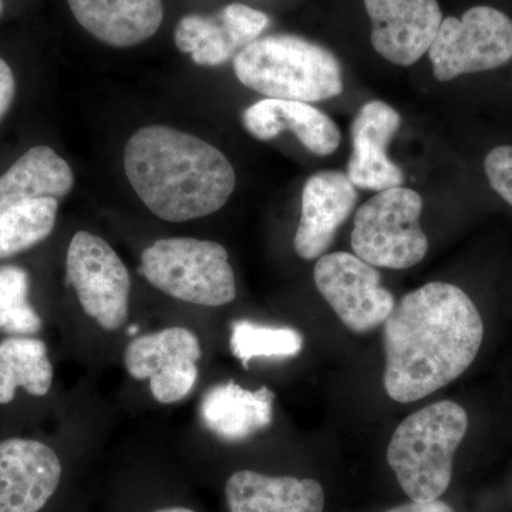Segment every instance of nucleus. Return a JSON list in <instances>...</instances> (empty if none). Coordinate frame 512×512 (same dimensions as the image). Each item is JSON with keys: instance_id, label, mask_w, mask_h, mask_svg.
<instances>
[{"instance_id": "nucleus-28", "label": "nucleus", "mask_w": 512, "mask_h": 512, "mask_svg": "<svg viewBox=\"0 0 512 512\" xmlns=\"http://www.w3.org/2000/svg\"><path fill=\"white\" fill-rule=\"evenodd\" d=\"M386 512H456L451 505L444 503L441 500L426 501V503H419V501H410V503L399 505L392 510Z\"/></svg>"}, {"instance_id": "nucleus-31", "label": "nucleus", "mask_w": 512, "mask_h": 512, "mask_svg": "<svg viewBox=\"0 0 512 512\" xmlns=\"http://www.w3.org/2000/svg\"><path fill=\"white\" fill-rule=\"evenodd\" d=\"M3 10V0H0V15H2Z\"/></svg>"}, {"instance_id": "nucleus-17", "label": "nucleus", "mask_w": 512, "mask_h": 512, "mask_svg": "<svg viewBox=\"0 0 512 512\" xmlns=\"http://www.w3.org/2000/svg\"><path fill=\"white\" fill-rule=\"evenodd\" d=\"M229 512H323L325 491L312 478L272 477L251 470L225 485Z\"/></svg>"}, {"instance_id": "nucleus-13", "label": "nucleus", "mask_w": 512, "mask_h": 512, "mask_svg": "<svg viewBox=\"0 0 512 512\" xmlns=\"http://www.w3.org/2000/svg\"><path fill=\"white\" fill-rule=\"evenodd\" d=\"M355 185L342 171L312 175L302 192V217L293 247L305 261L319 259L335 241L336 232L355 210Z\"/></svg>"}, {"instance_id": "nucleus-19", "label": "nucleus", "mask_w": 512, "mask_h": 512, "mask_svg": "<svg viewBox=\"0 0 512 512\" xmlns=\"http://www.w3.org/2000/svg\"><path fill=\"white\" fill-rule=\"evenodd\" d=\"M73 185V170L64 158L52 147H32L0 175V212L36 198L59 200L72 191Z\"/></svg>"}, {"instance_id": "nucleus-8", "label": "nucleus", "mask_w": 512, "mask_h": 512, "mask_svg": "<svg viewBox=\"0 0 512 512\" xmlns=\"http://www.w3.org/2000/svg\"><path fill=\"white\" fill-rule=\"evenodd\" d=\"M66 272L84 313L103 329L119 330L128 316L131 278L109 242L77 232L67 249Z\"/></svg>"}, {"instance_id": "nucleus-23", "label": "nucleus", "mask_w": 512, "mask_h": 512, "mask_svg": "<svg viewBox=\"0 0 512 512\" xmlns=\"http://www.w3.org/2000/svg\"><path fill=\"white\" fill-rule=\"evenodd\" d=\"M229 348L245 369L255 357H293L303 348L301 333L292 328L258 325L235 320L231 325Z\"/></svg>"}, {"instance_id": "nucleus-18", "label": "nucleus", "mask_w": 512, "mask_h": 512, "mask_svg": "<svg viewBox=\"0 0 512 512\" xmlns=\"http://www.w3.org/2000/svg\"><path fill=\"white\" fill-rule=\"evenodd\" d=\"M275 394L268 387L251 392L234 382L217 384L202 397V424L225 441H242L271 426Z\"/></svg>"}, {"instance_id": "nucleus-11", "label": "nucleus", "mask_w": 512, "mask_h": 512, "mask_svg": "<svg viewBox=\"0 0 512 512\" xmlns=\"http://www.w3.org/2000/svg\"><path fill=\"white\" fill-rule=\"evenodd\" d=\"M372 22V45L397 66H412L429 52L443 12L437 0H363Z\"/></svg>"}, {"instance_id": "nucleus-16", "label": "nucleus", "mask_w": 512, "mask_h": 512, "mask_svg": "<svg viewBox=\"0 0 512 512\" xmlns=\"http://www.w3.org/2000/svg\"><path fill=\"white\" fill-rule=\"evenodd\" d=\"M242 123L249 134L262 141L272 140L286 130L292 131L303 147L320 157L335 153L340 144V131L335 121L302 101H258L244 111Z\"/></svg>"}, {"instance_id": "nucleus-24", "label": "nucleus", "mask_w": 512, "mask_h": 512, "mask_svg": "<svg viewBox=\"0 0 512 512\" xmlns=\"http://www.w3.org/2000/svg\"><path fill=\"white\" fill-rule=\"evenodd\" d=\"M29 288L26 269L0 266V332L30 335L42 329V318L28 301Z\"/></svg>"}, {"instance_id": "nucleus-26", "label": "nucleus", "mask_w": 512, "mask_h": 512, "mask_svg": "<svg viewBox=\"0 0 512 512\" xmlns=\"http://www.w3.org/2000/svg\"><path fill=\"white\" fill-rule=\"evenodd\" d=\"M484 170L491 188L512 207V146H500L485 157Z\"/></svg>"}, {"instance_id": "nucleus-29", "label": "nucleus", "mask_w": 512, "mask_h": 512, "mask_svg": "<svg viewBox=\"0 0 512 512\" xmlns=\"http://www.w3.org/2000/svg\"><path fill=\"white\" fill-rule=\"evenodd\" d=\"M156 512H195V511L190 510V508L171 507V508H163V510H158Z\"/></svg>"}, {"instance_id": "nucleus-3", "label": "nucleus", "mask_w": 512, "mask_h": 512, "mask_svg": "<svg viewBox=\"0 0 512 512\" xmlns=\"http://www.w3.org/2000/svg\"><path fill=\"white\" fill-rule=\"evenodd\" d=\"M234 72L239 83L266 99L315 103L343 92L338 57L301 36L259 37L239 50Z\"/></svg>"}, {"instance_id": "nucleus-25", "label": "nucleus", "mask_w": 512, "mask_h": 512, "mask_svg": "<svg viewBox=\"0 0 512 512\" xmlns=\"http://www.w3.org/2000/svg\"><path fill=\"white\" fill-rule=\"evenodd\" d=\"M218 16L239 50L259 39L269 25V16L266 13L244 3H231L222 8Z\"/></svg>"}, {"instance_id": "nucleus-15", "label": "nucleus", "mask_w": 512, "mask_h": 512, "mask_svg": "<svg viewBox=\"0 0 512 512\" xmlns=\"http://www.w3.org/2000/svg\"><path fill=\"white\" fill-rule=\"evenodd\" d=\"M74 19L104 45L127 49L163 25V0H66Z\"/></svg>"}, {"instance_id": "nucleus-2", "label": "nucleus", "mask_w": 512, "mask_h": 512, "mask_svg": "<svg viewBox=\"0 0 512 512\" xmlns=\"http://www.w3.org/2000/svg\"><path fill=\"white\" fill-rule=\"evenodd\" d=\"M124 171L148 210L168 222L214 214L237 185L234 167L217 147L167 126L143 127L130 137Z\"/></svg>"}, {"instance_id": "nucleus-6", "label": "nucleus", "mask_w": 512, "mask_h": 512, "mask_svg": "<svg viewBox=\"0 0 512 512\" xmlns=\"http://www.w3.org/2000/svg\"><path fill=\"white\" fill-rule=\"evenodd\" d=\"M423 198L410 188L377 192L357 210L352 231L356 256L387 269H409L429 251L420 225Z\"/></svg>"}, {"instance_id": "nucleus-21", "label": "nucleus", "mask_w": 512, "mask_h": 512, "mask_svg": "<svg viewBox=\"0 0 512 512\" xmlns=\"http://www.w3.org/2000/svg\"><path fill=\"white\" fill-rule=\"evenodd\" d=\"M59 211L56 198H36L0 212V259L36 247L55 229Z\"/></svg>"}, {"instance_id": "nucleus-4", "label": "nucleus", "mask_w": 512, "mask_h": 512, "mask_svg": "<svg viewBox=\"0 0 512 512\" xmlns=\"http://www.w3.org/2000/svg\"><path fill=\"white\" fill-rule=\"evenodd\" d=\"M468 430V414L451 400L404 419L387 447V463L412 501L439 500L453 478L454 456Z\"/></svg>"}, {"instance_id": "nucleus-5", "label": "nucleus", "mask_w": 512, "mask_h": 512, "mask_svg": "<svg viewBox=\"0 0 512 512\" xmlns=\"http://www.w3.org/2000/svg\"><path fill=\"white\" fill-rule=\"evenodd\" d=\"M140 274L154 288L192 305H227L237 296L227 249L197 238H164L144 249Z\"/></svg>"}, {"instance_id": "nucleus-12", "label": "nucleus", "mask_w": 512, "mask_h": 512, "mask_svg": "<svg viewBox=\"0 0 512 512\" xmlns=\"http://www.w3.org/2000/svg\"><path fill=\"white\" fill-rule=\"evenodd\" d=\"M62 463L42 441H0V512H39L56 493Z\"/></svg>"}, {"instance_id": "nucleus-20", "label": "nucleus", "mask_w": 512, "mask_h": 512, "mask_svg": "<svg viewBox=\"0 0 512 512\" xmlns=\"http://www.w3.org/2000/svg\"><path fill=\"white\" fill-rule=\"evenodd\" d=\"M52 383L53 366L42 340L10 338L0 343V404L12 403L18 389L46 396Z\"/></svg>"}, {"instance_id": "nucleus-27", "label": "nucleus", "mask_w": 512, "mask_h": 512, "mask_svg": "<svg viewBox=\"0 0 512 512\" xmlns=\"http://www.w3.org/2000/svg\"><path fill=\"white\" fill-rule=\"evenodd\" d=\"M16 94L15 74L5 60L0 57V121L8 114Z\"/></svg>"}, {"instance_id": "nucleus-9", "label": "nucleus", "mask_w": 512, "mask_h": 512, "mask_svg": "<svg viewBox=\"0 0 512 512\" xmlns=\"http://www.w3.org/2000/svg\"><path fill=\"white\" fill-rule=\"evenodd\" d=\"M315 284L343 325L355 333L379 328L396 306L392 293L383 288L376 266L349 252L320 256Z\"/></svg>"}, {"instance_id": "nucleus-7", "label": "nucleus", "mask_w": 512, "mask_h": 512, "mask_svg": "<svg viewBox=\"0 0 512 512\" xmlns=\"http://www.w3.org/2000/svg\"><path fill=\"white\" fill-rule=\"evenodd\" d=\"M439 82L498 69L512 59V20L491 6H474L446 18L429 49Z\"/></svg>"}, {"instance_id": "nucleus-10", "label": "nucleus", "mask_w": 512, "mask_h": 512, "mask_svg": "<svg viewBox=\"0 0 512 512\" xmlns=\"http://www.w3.org/2000/svg\"><path fill=\"white\" fill-rule=\"evenodd\" d=\"M200 357V340L191 330L168 328L134 339L124 352V365L134 379L150 380L158 403L173 404L194 389Z\"/></svg>"}, {"instance_id": "nucleus-30", "label": "nucleus", "mask_w": 512, "mask_h": 512, "mask_svg": "<svg viewBox=\"0 0 512 512\" xmlns=\"http://www.w3.org/2000/svg\"><path fill=\"white\" fill-rule=\"evenodd\" d=\"M138 332V326L136 325H133V326H130V328H128V335H136V333Z\"/></svg>"}, {"instance_id": "nucleus-1", "label": "nucleus", "mask_w": 512, "mask_h": 512, "mask_svg": "<svg viewBox=\"0 0 512 512\" xmlns=\"http://www.w3.org/2000/svg\"><path fill=\"white\" fill-rule=\"evenodd\" d=\"M483 339V318L463 289L430 282L407 293L384 322L386 393L412 403L437 392L473 365Z\"/></svg>"}, {"instance_id": "nucleus-22", "label": "nucleus", "mask_w": 512, "mask_h": 512, "mask_svg": "<svg viewBox=\"0 0 512 512\" xmlns=\"http://www.w3.org/2000/svg\"><path fill=\"white\" fill-rule=\"evenodd\" d=\"M174 42L180 52L191 56L198 66L217 67L237 56L239 49L220 16L190 13L178 20Z\"/></svg>"}, {"instance_id": "nucleus-14", "label": "nucleus", "mask_w": 512, "mask_h": 512, "mask_svg": "<svg viewBox=\"0 0 512 512\" xmlns=\"http://www.w3.org/2000/svg\"><path fill=\"white\" fill-rule=\"evenodd\" d=\"M400 114L380 100L366 103L352 123L349 180L357 188L384 191L402 187V168L387 156V148L400 128Z\"/></svg>"}]
</instances>
